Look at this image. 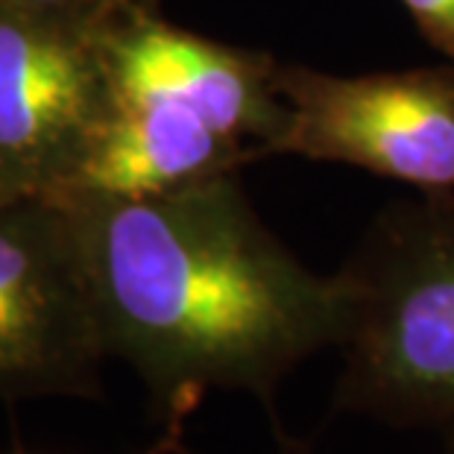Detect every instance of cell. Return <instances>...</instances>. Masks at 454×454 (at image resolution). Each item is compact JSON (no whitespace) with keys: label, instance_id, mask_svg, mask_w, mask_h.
Instances as JSON below:
<instances>
[{"label":"cell","instance_id":"7c38bea8","mask_svg":"<svg viewBox=\"0 0 454 454\" xmlns=\"http://www.w3.org/2000/svg\"><path fill=\"white\" fill-rule=\"evenodd\" d=\"M156 4H159V0H156Z\"/></svg>","mask_w":454,"mask_h":454},{"label":"cell","instance_id":"8fae6325","mask_svg":"<svg viewBox=\"0 0 454 454\" xmlns=\"http://www.w3.org/2000/svg\"><path fill=\"white\" fill-rule=\"evenodd\" d=\"M18 454H21V451H18Z\"/></svg>","mask_w":454,"mask_h":454},{"label":"cell","instance_id":"3957f363","mask_svg":"<svg viewBox=\"0 0 454 454\" xmlns=\"http://www.w3.org/2000/svg\"><path fill=\"white\" fill-rule=\"evenodd\" d=\"M349 294L334 413L454 425V191L393 202L337 273Z\"/></svg>","mask_w":454,"mask_h":454},{"label":"cell","instance_id":"7a4b0ae2","mask_svg":"<svg viewBox=\"0 0 454 454\" xmlns=\"http://www.w3.org/2000/svg\"><path fill=\"white\" fill-rule=\"evenodd\" d=\"M103 53L109 121L71 194H164L273 156L285 123L273 56L179 30L159 6L106 27Z\"/></svg>","mask_w":454,"mask_h":454},{"label":"cell","instance_id":"9c48e42d","mask_svg":"<svg viewBox=\"0 0 454 454\" xmlns=\"http://www.w3.org/2000/svg\"><path fill=\"white\" fill-rule=\"evenodd\" d=\"M270 431H273V440H276L278 454H317L311 442H308L305 437H296V434L287 431L282 419L270 422Z\"/></svg>","mask_w":454,"mask_h":454},{"label":"cell","instance_id":"52a82bcc","mask_svg":"<svg viewBox=\"0 0 454 454\" xmlns=\"http://www.w3.org/2000/svg\"><path fill=\"white\" fill-rule=\"evenodd\" d=\"M15 4H24L56 18H67V21L100 27V30L121 21L123 15L135 12V9L159 6L156 0H15Z\"/></svg>","mask_w":454,"mask_h":454},{"label":"cell","instance_id":"30bf717a","mask_svg":"<svg viewBox=\"0 0 454 454\" xmlns=\"http://www.w3.org/2000/svg\"><path fill=\"white\" fill-rule=\"evenodd\" d=\"M442 449H446V454H454V425L442 431Z\"/></svg>","mask_w":454,"mask_h":454},{"label":"cell","instance_id":"ba28073f","mask_svg":"<svg viewBox=\"0 0 454 454\" xmlns=\"http://www.w3.org/2000/svg\"><path fill=\"white\" fill-rule=\"evenodd\" d=\"M419 33L454 62V0H402Z\"/></svg>","mask_w":454,"mask_h":454},{"label":"cell","instance_id":"5b68a950","mask_svg":"<svg viewBox=\"0 0 454 454\" xmlns=\"http://www.w3.org/2000/svg\"><path fill=\"white\" fill-rule=\"evenodd\" d=\"M109 357L62 200H0V399H103Z\"/></svg>","mask_w":454,"mask_h":454},{"label":"cell","instance_id":"277c9868","mask_svg":"<svg viewBox=\"0 0 454 454\" xmlns=\"http://www.w3.org/2000/svg\"><path fill=\"white\" fill-rule=\"evenodd\" d=\"M109 106L100 27L0 0V200L71 194Z\"/></svg>","mask_w":454,"mask_h":454},{"label":"cell","instance_id":"8992f818","mask_svg":"<svg viewBox=\"0 0 454 454\" xmlns=\"http://www.w3.org/2000/svg\"><path fill=\"white\" fill-rule=\"evenodd\" d=\"M276 89L285 123L273 156L352 164L419 194L454 191V62L364 76L278 62Z\"/></svg>","mask_w":454,"mask_h":454},{"label":"cell","instance_id":"6da1fadb","mask_svg":"<svg viewBox=\"0 0 454 454\" xmlns=\"http://www.w3.org/2000/svg\"><path fill=\"white\" fill-rule=\"evenodd\" d=\"M80 238L109 357L127 361L176 454L211 390L249 393L270 422L302 361L340 349L349 294L311 273L261 217L238 173L150 197H62Z\"/></svg>","mask_w":454,"mask_h":454}]
</instances>
